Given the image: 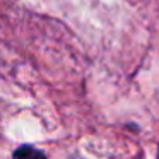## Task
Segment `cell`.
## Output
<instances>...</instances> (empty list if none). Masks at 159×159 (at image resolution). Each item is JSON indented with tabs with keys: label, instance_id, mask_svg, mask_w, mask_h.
I'll return each instance as SVG.
<instances>
[{
	"label": "cell",
	"instance_id": "1",
	"mask_svg": "<svg viewBox=\"0 0 159 159\" xmlns=\"http://www.w3.org/2000/svg\"><path fill=\"white\" fill-rule=\"evenodd\" d=\"M12 159H46V156L33 145H21L14 151Z\"/></svg>",
	"mask_w": 159,
	"mask_h": 159
},
{
	"label": "cell",
	"instance_id": "2",
	"mask_svg": "<svg viewBox=\"0 0 159 159\" xmlns=\"http://www.w3.org/2000/svg\"><path fill=\"white\" fill-rule=\"evenodd\" d=\"M157 159H159V151H157Z\"/></svg>",
	"mask_w": 159,
	"mask_h": 159
}]
</instances>
